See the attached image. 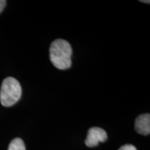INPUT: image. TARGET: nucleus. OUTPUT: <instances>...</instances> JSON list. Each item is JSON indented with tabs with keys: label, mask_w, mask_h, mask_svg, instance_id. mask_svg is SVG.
<instances>
[{
	"label": "nucleus",
	"mask_w": 150,
	"mask_h": 150,
	"mask_svg": "<svg viewBox=\"0 0 150 150\" xmlns=\"http://www.w3.org/2000/svg\"><path fill=\"white\" fill-rule=\"evenodd\" d=\"M72 50L70 43L63 39L55 40L50 45V61L59 70L70 68L72 65Z\"/></svg>",
	"instance_id": "1"
},
{
	"label": "nucleus",
	"mask_w": 150,
	"mask_h": 150,
	"mask_svg": "<svg viewBox=\"0 0 150 150\" xmlns=\"http://www.w3.org/2000/svg\"><path fill=\"white\" fill-rule=\"evenodd\" d=\"M8 150H26L25 145L21 138H16L11 142Z\"/></svg>",
	"instance_id": "5"
},
{
	"label": "nucleus",
	"mask_w": 150,
	"mask_h": 150,
	"mask_svg": "<svg viewBox=\"0 0 150 150\" xmlns=\"http://www.w3.org/2000/svg\"><path fill=\"white\" fill-rule=\"evenodd\" d=\"M22 95V88L13 77H7L3 81L0 91V102L2 106L10 107L18 102Z\"/></svg>",
	"instance_id": "2"
},
{
	"label": "nucleus",
	"mask_w": 150,
	"mask_h": 150,
	"mask_svg": "<svg viewBox=\"0 0 150 150\" xmlns=\"http://www.w3.org/2000/svg\"><path fill=\"white\" fill-rule=\"evenodd\" d=\"M135 129L138 134L147 136L150 134V115L145 113L140 115L135 121Z\"/></svg>",
	"instance_id": "4"
},
{
	"label": "nucleus",
	"mask_w": 150,
	"mask_h": 150,
	"mask_svg": "<svg viewBox=\"0 0 150 150\" xmlns=\"http://www.w3.org/2000/svg\"><path fill=\"white\" fill-rule=\"evenodd\" d=\"M141 1V2H142V3L145 2L146 4H149V2H150L149 1H143V0H142V1Z\"/></svg>",
	"instance_id": "8"
},
{
	"label": "nucleus",
	"mask_w": 150,
	"mask_h": 150,
	"mask_svg": "<svg viewBox=\"0 0 150 150\" xmlns=\"http://www.w3.org/2000/svg\"><path fill=\"white\" fill-rule=\"evenodd\" d=\"M107 134L104 129L99 127H92L88 130L85 144L88 147H96L99 142H104L107 140Z\"/></svg>",
	"instance_id": "3"
},
{
	"label": "nucleus",
	"mask_w": 150,
	"mask_h": 150,
	"mask_svg": "<svg viewBox=\"0 0 150 150\" xmlns=\"http://www.w3.org/2000/svg\"><path fill=\"white\" fill-rule=\"evenodd\" d=\"M119 150H137L136 147L134 146L133 145H125L122 146V147L120 148Z\"/></svg>",
	"instance_id": "6"
},
{
	"label": "nucleus",
	"mask_w": 150,
	"mask_h": 150,
	"mask_svg": "<svg viewBox=\"0 0 150 150\" xmlns=\"http://www.w3.org/2000/svg\"><path fill=\"white\" fill-rule=\"evenodd\" d=\"M6 4V1L5 0H0V13H1L4 9Z\"/></svg>",
	"instance_id": "7"
}]
</instances>
